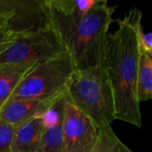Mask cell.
I'll return each mask as SVG.
<instances>
[{"label":"cell","mask_w":152,"mask_h":152,"mask_svg":"<svg viewBox=\"0 0 152 152\" xmlns=\"http://www.w3.org/2000/svg\"><path fill=\"white\" fill-rule=\"evenodd\" d=\"M48 4L51 27L65 45L76 70L102 64L116 6L106 0H48Z\"/></svg>","instance_id":"6da1fadb"},{"label":"cell","mask_w":152,"mask_h":152,"mask_svg":"<svg viewBox=\"0 0 152 152\" xmlns=\"http://www.w3.org/2000/svg\"><path fill=\"white\" fill-rule=\"evenodd\" d=\"M140 12L134 7L124 18L114 20L118 28L108 35L102 63L112 89L116 120L138 128L142 127L136 91L140 51L134 22Z\"/></svg>","instance_id":"7a4b0ae2"},{"label":"cell","mask_w":152,"mask_h":152,"mask_svg":"<svg viewBox=\"0 0 152 152\" xmlns=\"http://www.w3.org/2000/svg\"><path fill=\"white\" fill-rule=\"evenodd\" d=\"M66 96L98 129L111 126L116 120L112 89L103 64L75 70Z\"/></svg>","instance_id":"3957f363"},{"label":"cell","mask_w":152,"mask_h":152,"mask_svg":"<svg viewBox=\"0 0 152 152\" xmlns=\"http://www.w3.org/2000/svg\"><path fill=\"white\" fill-rule=\"evenodd\" d=\"M76 70L67 52L50 60L36 63L20 81L9 99L51 101L66 94Z\"/></svg>","instance_id":"277c9868"},{"label":"cell","mask_w":152,"mask_h":152,"mask_svg":"<svg viewBox=\"0 0 152 152\" xmlns=\"http://www.w3.org/2000/svg\"><path fill=\"white\" fill-rule=\"evenodd\" d=\"M67 53L62 41L50 27L42 31L18 37L0 53V65L35 64Z\"/></svg>","instance_id":"5b68a950"},{"label":"cell","mask_w":152,"mask_h":152,"mask_svg":"<svg viewBox=\"0 0 152 152\" xmlns=\"http://www.w3.org/2000/svg\"><path fill=\"white\" fill-rule=\"evenodd\" d=\"M0 17L16 38L51 27L48 0H0Z\"/></svg>","instance_id":"8992f818"},{"label":"cell","mask_w":152,"mask_h":152,"mask_svg":"<svg viewBox=\"0 0 152 152\" xmlns=\"http://www.w3.org/2000/svg\"><path fill=\"white\" fill-rule=\"evenodd\" d=\"M99 129L70 102L65 105L61 152H92Z\"/></svg>","instance_id":"52a82bcc"},{"label":"cell","mask_w":152,"mask_h":152,"mask_svg":"<svg viewBox=\"0 0 152 152\" xmlns=\"http://www.w3.org/2000/svg\"><path fill=\"white\" fill-rule=\"evenodd\" d=\"M62 96L51 101L9 99L0 108V120L16 127L30 119L41 117Z\"/></svg>","instance_id":"ba28073f"},{"label":"cell","mask_w":152,"mask_h":152,"mask_svg":"<svg viewBox=\"0 0 152 152\" xmlns=\"http://www.w3.org/2000/svg\"><path fill=\"white\" fill-rule=\"evenodd\" d=\"M43 123L41 117L14 127L12 152H39Z\"/></svg>","instance_id":"9c48e42d"},{"label":"cell","mask_w":152,"mask_h":152,"mask_svg":"<svg viewBox=\"0 0 152 152\" xmlns=\"http://www.w3.org/2000/svg\"><path fill=\"white\" fill-rule=\"evenodd\" d=\"M35 64L0 65V108L9 100L20 81Z\"/></svg>","instance_id":"30bf717a"},{"label":"cell","mask_w":152,"mask_h":152,"mask_svg":"<svg viewBox=\"0 0 152 152\" xmlns=\"http://www.w3.org/2000/svg\"><path fill=\"white\" fill-rule=\"evenodd\" d=\"M136 91L140 103L151 100L152 54L140 53Z\"/></svg>","instance_id":"8fae6325"},{"label":"cell","mask_w":152,"mask_h":152,"mask_svg":"<svg viewBox=\"0 0 152 152\" xmlns=\"http://www.w3.org/2000/svg\"><path fill=\"white\" fill-rule=\"evenodd\" d=\"M62 122L43 127L39 152H61Z\"/></svg>","instance_id":"7c38bea8"},{"label":"cell","mask_w":152,"mask_h":152,"mask_svg":"<svg viewBox=\"0 0 152 152\" xmlns=\"http://www.w3.org/2000/svg\"><path fill=\"white\" fill-rule=\"evenodd\" d=\"M121 142L111 126L99 129L92 152H116Z\"/></svg>","instance_id":"4fadbf2b"},{"label":"cell","mask_w":152,"mask_h":152,"mask_svg":"<svg viewBox=\"0 0 152 152\" xmlns=\"http://www.w3.org/2000/svg\"><path fill=\"white\" fill-rule=\"evenodd\" d=\"M142 12H141L135 19L134 27L136 32V38L138 42L140 53L152 54V35L151 33H145L142 25Z\"/></svg>","instance_id":"5bb4252c"},{"label":"cell","mask_w":152,"mask_h":152,"mask_svg":"<svg viewBox=\"0 0 152 152\" xmlns=\"http://www.w3.org/2000/svg\"><path fill=\"white\" fill-rule=\"evenodd\" d=\"M14 127L0 120V152H12Z\"/></svg>","instance_id":"9a60e30c"},{"label":"cell","mask_w":152,"mask_h":152,"mask_svg":"<svg viewBox=\"0 0 152 152\" xmlns=\"http://www.w3.org/2000/svg\"><path fill=\"white\" fill-rule=\"evenodd\" d=\"M17 38L11 32L4 20L0 17V53L7 49Z\"/></svg>","instance_id":"2e32d148"},{"label":"cell","mask_w":152,"mask_h":152,"mask_svg":"<svg viewBox=\"0 0 152 152\" xmlns=\"http://www.w3.org/2000/svg\"><path fill=\"white\" fill-rule=\"evenodd\" d=\"M116 152H134L130 148H128L123 142H121L117 149V151Z\"/></svg>","instance_id":"e0dca14e"}]
</instances>
